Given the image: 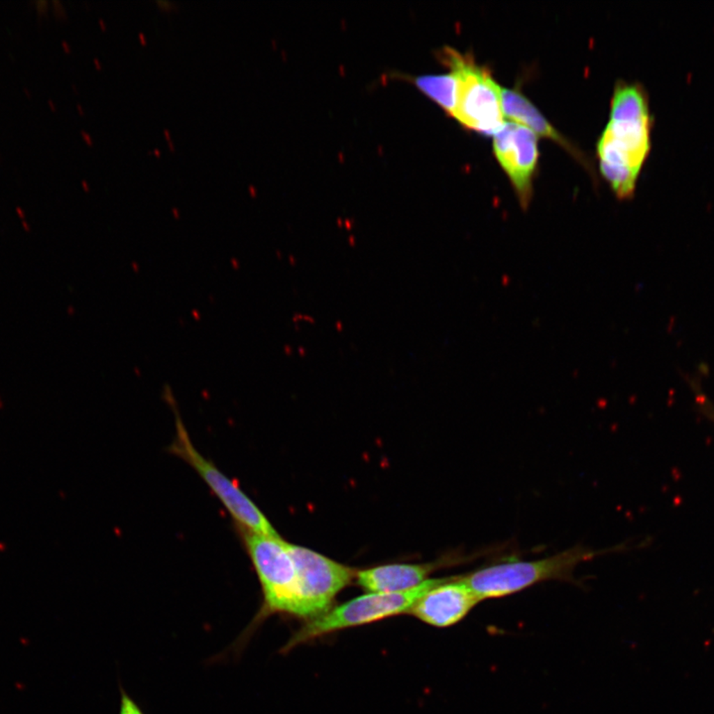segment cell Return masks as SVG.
Masks as SVG:
<instances>
[{"label":"cell","mask_w":714,"mask_h":714,"mask_svg":"<svg viewBox=\"0 0 714 714\" xmlns=\"http://www.w3.org/2000/svg\"><path fill=\"white\" fill-rule=\"evenodd\" d=\"M241 537L261 585V608L232 646L238 654L255 630L274 614H290L297 597V571L294 560L281 537L241 531Z\"/></svg>","instance_id":"6da1fadb"},{"label":"cell","mask_w":714,"mask_h":714,"mask_svg":"<svg viewBox=\"0 0 714 714\" xmlns=\"http://www.w3.org/2000/svg\"><path fill=\"white\" fill-rule=\"evenodd\" d=\"M603 553L576 546L544 559L508 560L483 567L462 578L480 601L501 599L544 581L576 583V567Z\"/></svg>","instance_id":"7a4b0ae2"},{"label":"cell","mask_w":714,"mask_h":714,"mask_svg":"<svg viewBox=\"0 0 714 714\" xmlns=\"http://www.w3.org/2000/svg\"><path fill=\"white\" fill-rule=\"evenodd\" d=\"M439 578L427 580L422 585L402 592H368L341 606L332 607L315 619L307 621L285 644L283 652L297 646L348 628L359 627L378 621L409 613L419 599L431 590Z\"/></svg>","instance_id":"3957f363"},{"label":"cell","mask_w":714,"mask_h":714,"mask_svg":"<svg viewBox=\"0 0 714 714\" xmlns=\"http://www.w3.org/2000/svg\"><path fill=\"white\" fill-rule=\"evenodd\" d=\"M444 63L457 78L455 117L462 127L479 133L495 135L504 125L501 88L485 67L452 48L441 53Z\"/></svg>","instance_id":"277c9868"},{"label":"cell","mask_w":714,"mask_h":714,"mask_svg":"<svg viewBox=\"0 0 714 714\" xmlns=\"http://www.w3.org/2000/svg\"><path fill=\"white\" fill-rule=\"evenodd\" d=\"M169 453L190 465L204 481L211 492L229 511L239 531L280 537L259 507L241 489V486L223 473L211 460L195 448L185 425L177 414L176 436Z\"/></svg>","instance_id":"5b68a950"},{"label":"cell","mask_w":714,"mask_h":714,"mask_svg":"<svg viewBox=\"0 0 714 714\" xmlns=\"http://www.w3.org/2000/svg\"><path fill=\"white\" fill-rule=\"evenodd\" d=\"M297 571V597L293 616L311 620L332 608V602L357 573L315 551L287 542Z\"/></svg>","instance_id":"8992f818"},{"label":"cell","mask_w":714,"mask_h":714,"mask_svg":"<svg viewBox=\"0 0 714 714\" xmlns=\"http://www.w3.org/2000/svg\"><path fill=\"white\" fill-rule=\"evenodd\" d=\"M495 156L506 172L523 209L529 208L533 197V178L538 166L537 136L517 123L505 122L494 135Z\"/></svg>","instance_id":"52a82bcc"},{"label":"cell","mask_w":714,"mask_h":714,"mask_svg":"<svg viewBox=\"0 0 714 714\" xmlns=\"http://www.w3.org/2000/svg\"><path fill=\"white\" fill-rule=\"evenodd\" d=\"M480 601L460 576L439 578L436 585L418 600L410 614L438 628L457 624Z\"/></svg>","instance_id":"ba28073f"},{"label":"cell","mask_w":714,"mask_h":714,"mask_svg":"<svg viewBox=\"0 0 714 714\" xmlns=\"http://www.w3.org/2000/svg\"><path fill=\"white\" fill-rule=\"evenodd\" d=\"M435 569L436 566L432 564L384 565L358 571L355 578L357 585L368 592H402L429 580L428 576Z\"/></svg>","instance_id":"9c48e42d"},{"label":"cell","mask_w":714,"mask_h":714,"mask_svg":"<svg viewBox=\"0 0 714 714\" xmlns=\"http://www.w3.org/2000/svg\"><path fill=\"white\" fill-rule=\"evenodd\" d=\"M501 106L503 115L517 122V124L522 125L539 136L553 139L573 153V155L578 156V151L574 150L571 143L553 129L538 109L517 90L501 88Z\"/></svg>","instance_id":"30bf717a"},{"label":"cell","mask_w":714,"mask_h":714,"mask_svg":"<svg viewBox=\"0 0 714 714\" xmlns=\"http://www.w3.org/2000/svg\"><path fill=\"white\" fill-rule=\"evenodd\" d=\"M651 118L647 97L643 88L620 83L611 101L610 120H647Z\"/></svg>","instance_id":"8fae6325"},{"label":"cell","mask_w":714,"mask_h":714,"mask_svg":"<svg viewBox=\"0 0 714 714\" xmlns=\"http://www.w3.org/2000/svg\"><path fill=\"white\" fill-rule=\"evenodd\" d=\"M415 83L423 94L438 104L448 115H453L457 102V81L452 72L437 76H419Z\"/></svg>","instance_id":"7c38bea8"},{"label":"cell","mask_w":714,"mask_h":714,"mask_svg":"<svg viewBox=\"0 0 714 714\" xmlns=\"http://www.w3.org/2000/svg\"><path fill=\"white\" fill-rule=\"evenodd\" d=\"M120 714H145L137 702L120 688Z\"/></svg>","instance_id":"4fadbf2b"},{"label":"cell","mask_w":714,"mask_h":714,"mask_svg":"<svg viewBox=\"0 0 714 714\" xmlns=\"http://www.w3.org/2000/svg\"><path fill=\"white\" fill-rule=\"evenodd\" d=\"M156 3L165 11L175 10L178 7L175 2L170 1V0H156Z\"/></svg>","instance_id":"5bb4252c"},{"label":"cell","mask_w":714,"mask_h":714,"mask_svg":"<svg viewBox=\"0 0 714 714\" xmlns=\"http://www.w3.org/2000/svg\"><path fill=\"white\" fill-rule=\"evenodd\" d=\"M36 3H37V9H38V13H39L42 14V13H47V6H48V2L47 1H45V0H40V1H37Z\"/></svg>","instance_id":"9a60e30c"},{"label":"cell","mask_w":714,"mask_h":714,"mask_svg":"<svg viewBox=\"0 0 714 714\" xmlns=\"http://www.w3.org/2000/svg\"><path fill=\"white\" fill-rule=\"evenodd\" d=\"M81 138H83V140H85L86 143H87L88 146L94 145V140H92V136H90V135L88 134V132L81 130Z\"/></svg>","instance_id":"2e32d148"},{"label":"cell","mask_w":714,"mask_h":714,"mask_svg":"<svg viewBox=\"0 0 714 714\" xmlns=\"http://www.w3.org/2000/svg\"><path fill=\"white\" fill-rule=\"evenodd\" d=\"M138 37L142 45H147V38H146L145 34H144L143 32H140V33H139L138 35Z\"/></svg>","instance_id":"e0dca14e"},{"label":"cell","mask_w":714,"mask_h":714,"mask_svg":"<svg viewBox=\"0 0 714 714\" xmlns=\"http://www.w3.org/2000/svg\"><path fill=\"white\" fill-rule=\"evenodd\" d=\"M62 46H63V48H64L65 52H66V53H71L72 52L71 46H70V44L67 43V41H65V40L62 41Z\"/></svg>","instance_id":"ac0fdd59"},{"label":"cell","mask_w":714,"mask_h":714,"mask_svg":"<svg viewBox=\"0 0 714 714\" xmlns=\"http://www.w3.org/2000/svg\"><path fill=\"white\" fill-rule=\"evenodd\" d=\"M94 63H95V69H97V70H102V63L101 61H99V60L97 59V58H95Z\"/></svg>","instance_id":"d6986e66"},{"label":"cell","mask_w":714,"mask_h":714,"mask_svg":"<svg viewBox=\"0 0 714 714\" xmlns=\"http://www.w3.org/2000/svg\"><path fill=\"white\" fill-rule=\"evenodd\" d=\"M164 137L167 141H172L171 132H170L168 129H164Z\"/></svg>","instance_id":"ffe728a7"},{"label":"cell","mask_w":714,"mask_h":714,"mask_svg":"<svg viewBox=\"0 0 714 714\" xmlns=\"http://www.w3.org/2000/svg\"><path fill=\"white\" fill-rule=\"evenodd\" d=\"M148 153L149 154H154L157 156V157H160V156H161V150H159V149H154L153 151H149Z\"/></svg>","instance_id":"44dd1931"},{"label":"cell","mask_w":714,"mask_h":714,"mask_svg":"<svg viewBox=\"0 0 714 714\" xmlns=\"http://www.w3.org/2000/svg\"><path fill=\"white\" fill-rule=\"evenodd\" d=\"M99 26H101V28H102V30H104V31H106V28H108V26H106V21H104V19H99Z\"/></svg>","instance_id":"7402d4cb"},{"label":"cell","mask_w":714,"mask_h":714,"mask_svg":"<svg viewBox=\"0 0 714 714\" xmlns=\"http://www.w3.org/2000/svg\"><path fill=\"white\" fill-rule=\"evenodd\" d=\"M168 148L170 149V151H172V152H174V151H175V149H176L175 143H173V141H169L168 142Z\"/></svg>","instance_id":"603a6c76"},{"label":"cell","mask_w":714,"mask_h":714,"mask_svg":"<svg viewBox=\"0 0 714 714\" xmlns=\"http://www.w3.org/2000/svg\"><path fill=\"white\" fill-rule=\"evenodd\" d=\"M81 186H83V189L86 190V192H88V190H90V186H88L87 181H83V182H81Z\"/></svg>","instance_id":"cb8c5ba5"},{"label":"cell","mask_w":714,"mask_h":714,"mask_svg":"<svg viewBox=\"0 0 714 714\" xmlns=\"http://www.w3.org/2000/svg\"><path fill=\"white\" fill-rule=\"evenodd\" d=\"M48 104H49V106H50L51 109H52L53 111H57V108H56L54 102L51 101V99H50V101H48Z\"/></svg>","instance_id":"d4e9b609"},{"label":"cell","mask_w":714,"mask_h":714,"mask_svg":"<svg viewBox=\"0 0 714 714\" xmlns=\"http://www.w3.org/2000/svg\"><path fill=\"white\" fill-rule=\"evenodd\" d=\"M76 108H78L79 113H81V115H83V113H83V106H81L80 104H76Z\"/></svg>","instance_id":"484cf974"}]
</instances>
